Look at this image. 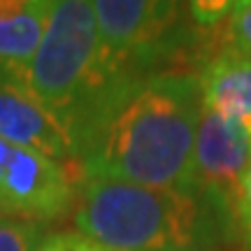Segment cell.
Masks as SVG:
<instances>
[{
  "instance_id": "277c9868",
  "label": "cell",
  "mask_w": 251,
  "mask_h": 251,
  "mask_svg": "<svg viewBox=\"0 0 251 251\" xmlns=\"http://www.w3.org/2000/svg\"><path fill=\"white\" fill-rule=\"evenodd\" d=\"M75 172L0 137V219L51 224L72 212Z\"/></svg>"
},
{
  "instance_id": "5b68a950",
  "label": "cell",
  "mask_w": 251,
  "mask_h": 251,
  "mask_svg": "<svg viewBox=\"0 0 251 251\" xmlns=\"http://www.w3.org/2000/svg\"><path fill=\"white\" fill-rule=\"evenodd\" d=\"M251 165V130L212 109H202L193 151V193L235 224L237 193ZM240 235V233H237Z\"/></svg>"
},
{
  "instance_id": "8fae6325",
  "label": "cell",
  "mask_w": 251,
  "mask_h": 251,
  "mask_svg": "<svg viewBox=\"0 0 251 251\" xmlns=\"http://www.w3.org/2000/svg\"><path fill=\"white\" fill-rule=\"evenodd\" d=\"M35 251H105L79 233H51L37 244Z\"/></svg>"
},
{
  "instance_id": "52a82bcc",
  "label": "cell",
  "mask_w": 251,
  "mask_h": 251,
  "mask_svg": "<svg viewBox=\"0 0 251 251\" xmlns=\"http://www.w3.org/2000/svg\"><path fill=\"white\" fill-rule=\"evenodd\" d=\"M51 0H0V79L24 84L45 37Z\"/></svg>"
},
{
  "instance_id": "ba28073f",
  "label": "cell",
  "mask_w": 251,
  "mask_h": 251,
  "mask_svg": "<svg viewBox=\"0 0 251 251\" xmlns=\"http://www.w3.org/2000/svg\"><path fill=\"white\" fill-rule=\"evenodd\" d=\"M205 107L251 130V58L221 49L198 72Z\"/></svg>"
},
{
  "instance_id": "8992f818",
  "label": "cell",
  "mask_w": 251,
  "mask_h": 251,
  "mask_svg": "<svg viewBox=\"0 0 251 251\" xmlns=\"http://www.w3.org/2000/svg\"><path fill=\"white\" fill-rule=\"evenodd\" d=\"M0 137L63 165L75 163V144L65 126L17 81L0 79Z\"/></svg>"
},
{
  "instance_id": "7a4b0ae2",
  "label": "cell",
  "mask_w": 251,
  "mask_h": 251,
  "mask_svg": "<svg viewBox=\"0 0 251 251\" xmlns=\"http://www.w3.org/2000/svg\"><path fill=\"white\" fill-rule=\"evenodd\" d=\"M72 214L77 233L105 251H179L216 237L240 242L235 226L196 193L98 175H75Z\"/></svg>"
},
{
  "instance_id": "5bb4252c",
  "label": "cell",
  "mask_w": 251,
  "mask_h": 251,
  "mask_svg": "<svg viewBox=\"0 0 251 251\" xmlns=\"http://www.w3.org/2000/svg\"><path fill=\"white\" fill-rule=\"evenodd\" d=\"M240 251H251V244H249V242H244L242 247H240Z\"/></svg>"
},
{
  "instance_id": "4fadbf2b",
  "label": "cell",
  "mask_w": 251,
  "mask_h": 251,
  "mask_svg": "<svg viewBox=\"0 0 251 251\" xmlns=\"http://www.w3.org/2000/svg\"><path fill=\"white\" fill-rule=\"evenodd\" d=\"M242 244L235 242V240H224V237H216V240H202V242L188 244L179 251H240Z\"/></svg>"
},
{
  "instance_id": "7c38bea8",
  "label": "cell",
  "mask_w": 251,
  "mask_h": 251,
  "mask_svg": "<svg viewBox=\"0 0 251 251\" xmlns=\"http://www.w3.org/2000/svg\"><path fill=\"white\" fill-rule=\"evenodd\" d=\"M235 224H237L240 242L251 244V165L247 170V175H244L242 184H240L237 207H235Z\"/></svg>"
},
{
  "instance_id": "9c48e42d",
  "label": "cell",
  "mask_w": 251,
  "mask_h": 251,
  "mask_svg": "<svg viewBox=\"0 0 251 251\" xmlns=\"http://www.w3.org/2000/svg\"><path fill=\"white\" fill-rule=\"evenodd\" d=\"M219 47L251 58V0L233 2L219 30Z\"/></svg>"
},
{
  "instance_id": "3957f363",
  "label": "cell",
  "mask_w": 251,
  "mask_h": 251,
  "mask_svg": "<svg viewBox=\"0 0 251 251\" xmlns=\"http://www.w3.org/2000/svg\"><path fill=\"white\" fill-rule=\"evenodd\" d=\"M112 84L102 65L93 2H51L45 37L24 75V86L65 126L75 144Z\"/></svg>"
},
{
  "instance_id": "6da1fadb",
  "label": "cell",
  "mask_w": 251,
  "mask_h": 251,
  "mask_svg": "<svg viewBox=\"0 0 251 251\" xmlns=\"http://www.w3.org/2000/svg\"><path fill=\"white\" fill-rule=\"evenodd\" d=\"M202 109L198 72L114 81L75 140L72 172L193 193Z\"/></svg>"
},
{
  "instance_id": "30bf717a",
  "label": "cell",
  "mask_w": 251,
  "mask_h": 251,
  "mask_svg": "<svg viewBox=\"0 0 251 251\" xmlns=\"http://www.w3.org/2000/svg\"><path fill=\"white\" fill-rule=\"evenodd\" d=\"M45 226L0 219V251H35L45 240Z\"/></svg>"
}]
</instances>
